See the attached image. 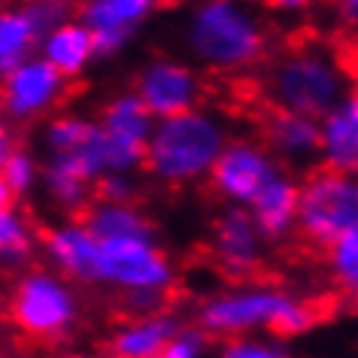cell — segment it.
Segmentation results:
<instances>
[{
    "instance_id": "23",
    "label": "cell",
    "mask_w": 358,
    "mask_h": 358,
    "mask_svg": "<svg viewBox=\"0 0 358 358\" xmlns=\"http://www.w3.org/2000/svg\"><path fill=\"white\" fill-rule=\"evenodd\" d=\"M43 249V228L22 203H3L0 210V258L6 271H24Z\"/></svg>"
},
{
    "instance_id": "21",
    "label": "cell",
    "mask_w": 358,
    "mask_h": 358,
    "mask_svg": "<svg viewBox=\"0 0 358 358\" xmlns=\"http://www.w3.org/2000/svg\"><path fill=\"white\" fill-rule=\"evenodd\" d=\"M40 194L61 216H85V210L97 201V182L67 161L43 158Z\"/></svg>"
},
{
    "instance_id": "28",
    "label": "cell",
    "mask_w": 358,
    "mask_h": 358,
    "mask_svg": "<svg viewBox=\"0 0 358 358\" xmlns=\"http://www.w3.org/2000/svg\"><path fill=\"white\" fill-rule=\"evenodd\" d=\"M210 334L198 322L194 325H182L176 331V337L161 349L158 358H210Z\"/></svg>"
},
{
    "instance_id": "12",
    "label": "cell",
    "mask_w": 358,
    "mask_h": 358,
    "mask_svg": "<svg viewBox=\"0 0 358 358\" xmlns=\"http://www.w3.org/2000/svg\"><path fill=\"white\" fill-rule=\"evenodd\" d=\"M273 243L258 228L252 213L243 207H225L213 219L207 252L213 267L231 282L255 280L267 262V249Z\"/></svg>"
},
{
    "instance_id": "1",
    "label": "cell",
    "mask_w": 358,
    "mask_h": 358,
    "mask_svg": "<svg viewBox=\"0 0 358 358\" xmlns=\"http://www.w3.org/2000/svg\"><path fill=\"white\" fill-rule=\"evenodd\" d=\"M179 40L185 58L210 76H249L273 46L262 10L243 0H192Z\"/></svg>"
},
{
    "instance_id": "10",
    "label": "cell",
    "mask_w": 358,
    "mask_h": 358,
    "mask_svg": "<svg viewBox=\"0 0 358 358\" xmlns=\"http://www.w3.org/2000/svg\"><path fill=\"white\" fill-rule=\"evenodd\" d=\"M70 94V79L43 55H34L3 73L6 124H37L61 113Z\"/></svg>"
},
{
    "instance_id": "30",
    "label": "cell",
    "mask_w": 358,
    "mask_h": 358,
    "mask_svg": "<svg viewBox=\"0 0 358 358\" xmlns=\"http://www.w3.org/2000/svg\"><path fill=\"white\" fill-rule=\"evenodd\" d=\"M97 198L119 201V203H137V198H140L137 173H106L101 182H97Z\"/></svg>"
},
{
    "instance_id": "2",
    "label": "cell",
    "mask_w": 358,
    "mask_h": 358,
    "mask_svg": "<svg viewBox=\"0 0 358 358\" xmlns=\"http://www.w3.org/2000/svg\"><path fill=\"white\" fill-rule=\"evenodd\" d=\"M194 319L210 337L222 340L243 334H273L289 340L316 328L322 307L307 294L255 276L210 292L198 303Z\"/></svg>"
},
{
    "instance_id": "16",
    "label": "cell",
    "mask_w": 358,
    "mask_h": 358,
    "mask_svg": "<svg viewBox=\"0 0 358 358\" xmlns=\"http://www.w3.org/2000/svg\"><path fill=\"white\" fill-rule=\"evenodd\" d=\"M185 322L176 310L161 307L152 313H131L106 337V358H158Z\"/></svg>"
},
{
    "instance_id": "14",
    "label": "cell",
    "mask_w": 358,
    "mask_h": 358,
    "mask_svg": "<svg viewBox=\"0 0 358 358\" xmlns=\"http://www.w3.org/2000/svg\"><path fill=\"white\" fill-rule=\"evenodd\" d=\"M40 255L70 282L101 285V240L83 216H61L43 228Z\"/></svg>"
},
{
    "instance_id": "20",
    "label": "cell",
    "mask_w": 358,
    "mask_h": 358,
    "mask_svg": "<svg viewBox=\"0 0 358 358\" xmlns=\"http://www.w3.org/2000/svg\"><path fill=\"white\" fill-rule=\"evenodd\" d=\"M40 55L49 61L58 73H64L67 79H79L85 76L92 64L101 58L94 34L85 28L83 19H70L58 28H52L40 43Z\"/></svg>"
},
{
    "instance_id": "18",
    "label": "cell",
    "mask_w": 358,
    "mask_h": 358,
    "mask_svg": "<svg viewBox=\"0 0 358 358\" xmlns=\"http://www.w3.org/2000/svg\"><path fill=\"white\" fill-rule=\"evenodd\" d=\"M319 164L358 173V83L319 119Z\"/></svg>"
},
{
    "instance_id": "3",
    "label": "cell",
    "mask_w": 358,
    "mask_h": 358,
    "mask_svg": "<svg viewBox=\"0 0 358 358\" xmlns=\"http://www.w3.org/2000/svg\"><path fill=\"white\" fill-rule=\"evenodd\" d=\"M228 143V119L207 103L170 119H158L143 173L164 189H192L210 182Z\"/></svg>"
},
{
    "instance_id": "29",
    "label": "cell",
    "mask_w": 358,
    "mask_h": 358,
    "mask_svg": "<svg viewBox=\"0 0 358 358\" xmlns=\"http://www.w3.org/2000/svg\"><path fill=\"white\" fill-rule=\"evenodd\" d=\"M22 3L31 10V15L37 19L43 34H49L52 28H58V24H64L79 15L76 0H22Z\"/></svg>"
},
{
    "instance_id": "15",
    "label": "cell",
    "mask_w": 358,
    "mask_h": 358,
    "mask_svg": "<svg viewBox=\"0 0 358 358\" xmlns=\"http://www.w3.org/2000/svg\"><path fill=\"white\" fill-rule=\"evenodd\" d=\"M167 0H79V19L94 34L101 58L122 55L143 24Z\"/></svg>"
},
{
    "instance_id": "5",
    "label": "cell",
    "mask_w": 358,
    "mask_h": 358,
    "mask_svg": "<svg viewBox=\"0 0 358 358\" xmlns=\"http://www.w3.org/2000/svg\"><path fill=\"white\" fill-rule=\"evenodd\" d=\"M176 280V262L161 246L158 231L101 240V285L119 294L128 316L167 307Z\"/></svg>"
},
{
    "instance_id": "17",
    "label": "cell",
    "mask_w": 358,
    "mask_h": 358,
    "mask_svg": "<svg viewBox=\"0 0 358 358\" xmlns=\"http://www.w3.org/2000/svg\"><path fill=\"white\" fill-rule=\"evenodd\" d=\"M262 140L285 167H313L319 161V119L271 106L262 119Z\"/></svg>"
},
{
    "instance_id": "9",
    "label": "cell",
    "mask_w": 358,
    "mask_h": 358,
    "mask_svg": "<svg viewBox=\"0 0 358 358\" xmlns=\"http://www.w3.org/2000/svg\"><path fill=\"white\" fill-rule=\"evenodd\" d=\"M155 122L158 119L134 88L106 97L101 113H97V124L103 131L110 173H137V170H143Z\"/></svg>"
},
{
    "instance_id": "22",
    "label": "cell",
    "mask_w": 358,
    "mask_h": 358,
    "mask_svg": "<svg viewBox=\"0 0 358 358\" xmlns=\"http://www.w3.org/2000/svg\"><path fill=\"white\" fill-rule=\"evenodd\" d=\"M13 124H3L0 137V189H3V203H22L34 194L43 182V161L34 149L13 140Z\"/></svg>"
},
{
    "instance_id": "27",
    "label": "cell",
    "mask_w": 358,
    "mask_h": 358,
    "mask_svg": "<svg viewBox=\"0 0 358 358\" xmlns=\"http://www.w3.org/2000/svg\"><path fill=\"white\" fill-rule=\"evenodd\" d=\"M216 358H292L282 337L273 334H243L222 340Z\"/></svg>"
},
{
    "instance_id": "11",
    "label": "cell",
    "mask_w": 358,
    "mask_h": 358,
    "mask_svg": "<svg viewBox=\"0 0 358 358\" xmlns=\"http://www.w3.org/2000/svg\"><path fill=\"white\" fill-rule=\"evenodd\" d=\"M131 88L143 97V103L149 106L155 119H170V115L203 106L207 76L189 58L155 55L137 70Z\"/></svg>"
},
{
    "instance_id": "8",
    "label": "cell",
    "mask_w": 358,
    "mask_h": 358,
    "mask_svg": "<svg viewBox=\"0 0 358 358\" xmlns=\"http://www.w3.org/2000/svg\"><path fill=\"white\" fill-rule=\"evenodd\" d=\"M285 170V164L267 149L262 137H231L210 176L213 194L225 207L249 210L267 185Z\"/></svg>"
},
{
    "instance_id": "7",
    "label": "cell",
    "mask_w": 358,
    "mask_h": 358,
    "mask_svg": "<svg viewBox=\"0 0 358 358\" xmlns=\"http://www.w3.org/2000/svg\"><path fill=\"white\" fill-rule=\"evenodd\" d=\"M358 225V173L313 167L301 179L298 237L313 249H328Z\"/></svg>"
},
{
    "instance_id": "26",
    "label": "cell",
    "mask_w": 358,
    "mask_h": 358,
    "mask_svg": "<svg viewBox=\"0 0 358 358\" xmlns=\"http://www.w3.org/2000/svg\"><path fill=\"white\" fill-rule=\"evenodd\" d=\"M325 258L328 280L337 285L340 292L355 294L358 292V225L346 234H340L328 249H322Z\"/></svg>"
},
{
    "instance_id": "13",
    "label": "cell",
    "mask_w": 358,
    "mask_h": 358,
    "mask_svg": "<svg viewBox=\"0 0 358 358\" xmlns=\"http://www.w3.org/2000/svg\"><path fill=\"white\" fill-rule=\"evenodd\" d=\"M40 146L46 158L67 161V164L85 170L94 182H101L110 173V158H106V143L97 115L61 110L49 122H43Z\"/></svg>"
},
{
    "instance_id": "32",
    "label": "cell",
    "mask_w": 358,
    "mask_h": 358,
    "mask_svg": "<svg viewBox=\"0 0 358 358\" xmlns=\"http://www.w3.org/2000/svg\"><path fill=\"white\" fill-rule=\"evenodd\" d=\"M319 6V0H271L267 10L276 15H285V19H303Z\"/></svg>"
},
{
    "instance_id": "25",
    "label": "cell",
    "mask_w": 358,
    "mask_h": 358,
    "mask_svg": "<svg viewBox=\"0 0 358 358\" xmlns=\"http://www.w3.org/2000/svg\"><path fill=\"white\" fill-rule=\"evenodd\" d=\"M88 228L101 240L110 237H131V234H155V222L146 216L140 203H119V201H101L97 198L85 210Z\"/></svg>"
},
{
    "instance_id": "33",
    "label": "cell",
    "mask_w": 358,
    "mask_h": 358,
    "mask_svg": "<svg viewBox=\"0 0 358 358\" xmlns=\"http://www.w3.org/2000/svg\"><path fill=\"white\" fill-rule=\"evenodd\" d=\"M55 358H101V355L85 352V349H64V352H58Z\"/></svg>"
},
{
    "instance_id": "4",
    "label": "cell",
    "mask_w": 358,
    "mask_h": 358,
    "mask_svg": "<svg viewBox=\"0 0 358 358\" xmlns=\"http://www.w3.org/2000/svg\"><path fill=\"white\" fill-rule=\"evenodd\" d=\"M355 85L352 67L334 46L322 40H301L285 46L264 70L262 92L276 110L322 119Z\"/></svg>"
},
{
    "instance_id": "19",
    "label": "cell",
    "mask_w": 358,
    "mask_h": 358,
    "mask_svg": "<svg viewBox=\"0 0 358 358\" xmlns=\"http://www.w3.org/2000/svg\"><path fill=\"white\" fill-rule=\"evenodd\" d=\"M298 210H301V179H294L289 167L258 194V201L249 207L258 228L271 243H282L298 234Z\"/></svg>"
},
{
    "instance_id": "24",
    "label": "cell",
    "mask_w": 358,
    "mask_h": 358,
    "mask_svg": "<svg viewBox=\"0 0 358 358\" xmlns=\"http://www.w3.org/2000/svg\"><path fill=\"white\" fill-rule=\"evenodd\" d=\"M43 28L24 3H13L0 13V70H13L15 64L40 55Z\"/></svg>"
},
{
    "instance_id": "6",
    "label": "cell",
    "mask_w": 358,
    "mask_h": 358,
    "mask_svg": "<svg viewBox=\"0 0 358 358\" xmlns=\"http://www.w3.org/2000/svg\"><path fill=\"white\" fill-rule=\"evenodd\" d=\"M6 319L31 343H64L83 322L76 282L49 264L24 267L6 292Z\"/></svg>"
},
{
    "instance_id": "31",
    "label": "cell",
    "mask_w": 358,
    "mask_h": 358,
    "mask_svg": "<svg viewBox=\"0 0 358 358\" xmlns=\"http://www.w3.org/2000/svg\"><path fill=\"white\" fill-rule=\"evenodd\" d=\"M337 24L358 43V0H331Z\"/></svg>"
},
{
    "instance_id": "34",
    "label": "cell",
    "mask_w": 358,
    "mask_h": 358,
    "mask_svg": "<svg viewBox=\"0 0 358 358\" xmlns=\"http://www.w3.org/2000/svg\"><path fill=\"white\" fill-rule=\"evenodd\" d=\"M243 3L255 6V10H267V6H271V0H243Z\"/></svg>"
},
{
    "instance_id": "35",
    "label": "cell",
    "mask_w": 358,
    "mask_h": 358,
    "mask_svg": "<svg viewBox=\"0 0 358 358\" xmlns=\"http://www.w3.org/2000/svg\"><path fill=\"white\" fill-rule=\"evenodd\" d=\"M352 301H355V303H358V292H355V294H352Z\"/></svg>"
},
{
    "instance_id": "36",
    "label": "cell",
    "mask_w": 358,
    "mask_h": 358,
    "mask_svg": "<svg viewBox=\"0 0 358 358\" xmlns=\"http://www.w3.org/2000/svg\"><path fill=\"white\" fill-rule=\"evenodd\" d=\"M167 3H173V0H167Z\"/></svg>"
}]
</instances>
